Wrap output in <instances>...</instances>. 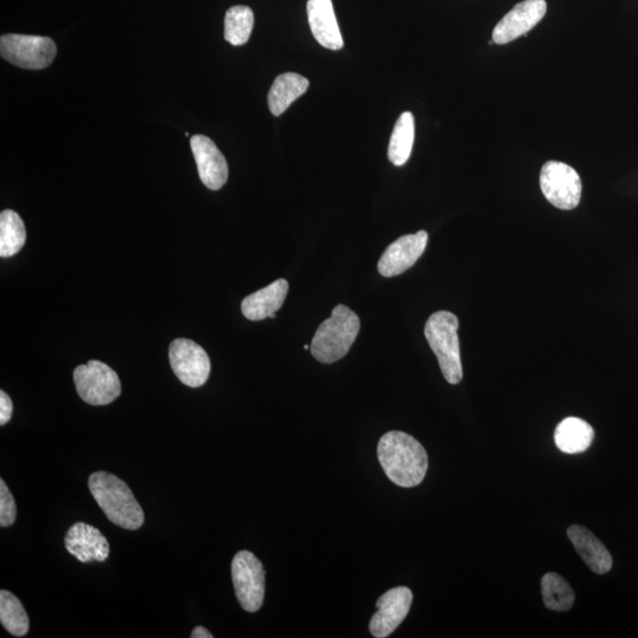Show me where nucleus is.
<instances>
[{
	"label": "nucleus",
	"instance_id": "obj_20",
	"mask_svg": "<svg viewBox=\"0 0 638 638\" xmlns=\"http://www.w3.org/2000/svg\"><path fill=\"white\" fill-rule=\"evenodd\" d=\"M415 121L412 113L401 114L393 130L388 147V159L394 166L406 164L413 151Z\"/></svg>",
	"mask_w": 638,
	"mask_h": 638
},
{
	"label": "nucleus",
	"instance_id": "obj_21",
	"mask_svg": "<svg viewBox=\"0 0 638 638\" xmlns=\"http://www.w3.org/2000/svg\"><path fill=\"white\" fill-rule=\"evenodd\" d=\"M26 242L24 221L15 211L0 214V257L10 258L21 251Z\"/></svg>",
	"mask_w": 638,
	"mask_h": 638
},
{
	"label": "nucleus",
	"instance_id": "obj_28",
	"mask_svg": "<svg viewBox=\"0 0 638 638\" xmlns=\"http://www.w3.org/2000/svg\"><path fill=\"white\" fill-rule=\"evenodd\" d=\"M309 349H310L309 345H308V344H305V345H304V350H309Z\"/></svg>",
	"mask_w": 638,
	"mask_h": 638
},
{
	"label": "nucleus",
	"instance_id": "obj_11",
	"mask_svg": "<svg viewBox=\"0 0 638 638\" xmlns=\"http://www.w3.org/2000/svg\"><path fill=\"white\" fill-rule=\"evenodd\" d=\"M548 4L545 0H524L506 13L493 30V42L507 44L525 36L535 28L545 16Z\"/></svg>",
	"mask_w": 638,
	"mask_h": 638
},
{
	"label": "nucleus",
	"instance_id": "obj_15",
	"mask_svg": "<svg viewBox=\"0 0 638 638\" xmlns=\"http://www.w3.org/2000/svg\"><path fill=\"white\" fill-rule=\"evenodd\" d=\"M307 10L316 41L329 50H341L344 42L331 0H308Z\"/></svg>",
	"mask_w": 638,
	"mask_h": 638
},
{
	"label": "nucleus",
	"instance_id": "obj_13",
	"mask_svg": "<svg viewBox=\"0 0 638 638\" xmlns=\"http://www.w3.org/2000/svg\"><path fill=\"white\" fill-rule=\"evenodd\" d=\"M191 148L197 162L200 180L212 191H218L229 178V166L216 143L205 135H194Z\"/></svg>",
	"mask_w": 638,
	"mask_h": 638
},
{
	"label": "nucleus",
	"instance_id": "obj_23",
	"mask_svg": "<svg viewBox=\"0 0 638 638\" xmlns=\"http://www.w3.org/2000/svg\"><path fill=\"white\" fill-rule=\"evenodd\" d=\"M545 607L553 611H568L574 607L576 596L570 584L561 575L550 572L542 579Z\"/></svg>",
	"mask_w": 638,
	"mask_h": 638
},
{
	"label": "nucleus",
	"instance_id": "obj_24",
	"mask_svg": "<svg viewBox=\"0 0 638 638\" xmlns=\"http://www.w3.org/2000/svg\"><path fill=\"white\" fill-rule=\"evenodd\" d=\"M253 25H255V15L249 6H233L227 10L225 16L226 41L234 47L244 45L251 37Z\"/></svg>",
	"mask_w": 638,
	"mask_h": 638
},
{
	"label": "nucleus",
	"instance_id": "obj_14",
	"mask_svg": "<svg viewBox=\"0 0 638 638\" xmlns=\"http://www.w3.org/2000/svg\"><path fill=\"white\" fill-rule=\"evenodd\" d=\"M64 545L82 563L106 562L110 555L108 539L96 527L86 523L71 526L65 535Z\"/></svg>",
	"mask_w": 638,
	"mask_h": 638
},
{
	"label": "nucleus",
	"instance_id": "obj_7",
	"mask_svg": "<svg viewBox=\"0 0 638 638\" xmlns=\"http://www.w3.org/2000/svg\"><path fill=\"white\" fill-rule=\"evenodd\" d=\"M232 581L238 602L247 613H257L265 596L262 562L250 551H240L232 561Z\"/></svg>",
	"mask_w": 638,
	"mask_h": 638
},
{
	"label": "nucleus",
	"instance_id": "obj_25",
	"mask_svg": "<svg viewBox=\"0 0 638 638\" xmlns=\"http://www.w3.org/2000/svg\"><path fill=\"white\" fill-rule=\"evenodd\" d=\"M17 507L8 485L0 479V526L9 527L16 522Z\"/></svg>",
	"mask_w": 638,
	"mask_h": 638
},
{
	"label": "nucleus",
	"instance_id": "obj_18",
	"mask_svg": "<svg viewBox=\"0 0 638 638\" xmlns=\"http://www.w3.org/2000/svg\"><path fill=\"white\" fill-rule=\"evenodd\" d=\"M308 78L296 73L279 75L273 82L269 93V108L272 115L281 116L292 103L307 93Z\"/></svg>",
	"mask_w": 638,
	"mask_h": 638
},
{
	"label": "nucleus",
	"instance_id": "obj_3",
	"mask_svg": "<svg viewBox=\"0 0 638 638\" xmlns=\"http://www.w3.org/2000/svg\"><path fill=\"white\" fill-rule=\"evenodd\" d=\"M361 321L355 312L340 304L319 325L311 342V354L318 362L331 364L342 360L360 332Z\"/></svg>",
	"mask_w": 638,
	"mask_h": 638
},
{
	"label": "nucleus",
	"instance_id": "obj_26",
	"mask_svg": "<svg viewBox=\"0 0 638 638\" xmlns=\"http://www.w3.org/2000/svg\"><path fill=\"white\" fill-rule=\"evenodd\" d=\"M13 403L10 396L2 390L0 392V425L5 426L12 418Z\"/></svg>",
	"mask_w": 638,
	"mask_h": 638
},
{
	"label": "nucleus",
	"instance_id": "obj_17",
	"mask_svg": "<svg viewBox=\"0 0 638 638\" xmlns=\"http://www.w3.org/2000/svg\"><path fill=\"white\" fill-rule=\"evenodd\" d=\"M289 292V283L278 279L266 288L247 296L242 303L243 315L250 321L276 318V312L283 307Z\"/></svg>",
	"mask_w": 638,
	"mask_h": 638
},
{
	"label": "nucleus",
	"instance_id": "obj_27",
	"mask_svg": "<svg viewBox=\"0 0 638 638\" xmlns=\"http://www.w3.org/2000/svg\"><path fill=\"white\" fill-rule=\"evenodd\" d=\"M192 638H213V635L204 627H197L192 631Z\"/></svg>",
	"mask_w": 638,
	"mask_h": 638
},
{
	"label": "nucleus",
	"instance_id": "obj_22",
	"mask_svg": "<svg viewBox=\"0 0 638 638\" xmlns=\"http://www.w3.org/2000/svg\"><path fill=\"white\" fill-rule=\"evenodd\" d=\"M0 622L13 636L23 637L29 633L28 614L22 602L8 590L0 591Z\"/></svg>",
	"mask_w": 638,
	"mask_h": 638
},
{
	"label": "nucleus",
	"instance_id": "obj_6",
	"mask_svg": "<svg viewBox=\"0 0 638 638\" xmlns=\"http://www.w3.org/2000/svg\"><path fill=\"white\" fill-rule=\"evenodd\" d=\"M0 54L16 67L41 70L55 60L57 48L49 37L9 34L0 38Z\"/></svg>",
	"mask_w": 638,
	"mask_h": 638
},
{
	"label": "nucleus",
	"instance_id": "obj_4",
	"mask_svg": "<svg viewBox=\"0 0 638 638\" xmlns=\"http://www.w3.org/2000/svg\"><path fill=\"white\" fill-rule=\"evenodd\" d=\"M458 329L459 319L449 311L435 312L429 317L425 327L429 347L438 357L442 375L451 384L460 383L464 377Z\"/></svg>",
	"mask_w": 638,
	"mask_h": 638
},
{
	"label": "nucleus",
	"instance_id": "obj_5",
	"mask_svg": "<svg viewBox=\"0 0 638 638\" xmlns=\"http://www.w3.org/2000/svg\"><path fill=\"white\" fill-rule=\"evenodd\" d=\"M78 395L91 406H107L121 395L119 375L101 361L91 360L74 371Z\"/></svg>",
	"mask_w": 638,
	"mask_h": 638
},
{
	"label": "nucleus",
	"instance_id": "obj_12",
	"mask_svg": "<svg viewBox=\"0 0 638 638\" xmlns=\"http://www.w3.org/2000/svg\"><path fill=\"white\" fill-rule=\"evenodd\" d=\"M428 243V233L419 231L408 234L396 240L384 251L377 269L383 277H396L402 275L418 262L425 252Z\"/></svg>",
	"mask_w": 638,
	"mask_h": 638
},
{
	"label": "nucleus",
	"instance_id": "obj_1",
	"mask_svg": "<svg viewBox=\"0 0 638 638\" xmlns=\"http://www.w3.org/2000/svg\"><path fill=\"white\" fill-rule=\"evenodd\" d=\"M384 473L397 486H418L428 471V455L418 440L403 432L384 434L377 446Z\"/></svg>",
	"mask_w": 638,
	"mask_h": 638
},
{
	"label": "nucleus",
	"instance_id": "obj_2",
	"mask_svg": "<svg viewBox=\"0 0 638 638\" xmlns=\"http://www.w3.org/2000/svg\"><path fill=\"white\" fill-rule=\"evenodd\" d=\"M89 490L96 503L113 524L135 531L145 523V513L125 481L114 474L95 472L89 478Z\"/></svg>",
	"mask_w": 638,
	"mask_h": 638
},
{
	"label": "nucleus",
	"instance_id": "obj_16",
	"mask_svg": "<svg viewBox=\"0 0 638 638\" xmlns=\"http://www.w3.org/2000/svg\"><path fill=\"white\" fill-rule=\"evenodd\" d=\"M568 537L574 544L578 555L592 572L597 575H605L613 568V557H611L610 552L587 527L570 526Z\"/></svg>",
	"mask_w": 638,
	"mask_h": 638
},
{
	"label": "nucleus",
	"instance_id": "obj_8",
	"mask_svg": "<svg viewBox=\"0 0 638 638\" xmlns=\"http://www.w3.org/2000/svg\"><path fill=\"white\" fill-rule=\"evenodd\" d=\"M540 188L549 203L559 210H574L582 198V180L564 162H546L540 172Z\"/></svg>",
	"mask_w": 638,
	"mask_h": 638
},
{
	"label": "nucleus",
	"instance_id": "obj_9",
	"mask_svg": "<svg viewBox=\"0 0 638 638\" xmlns=\"http://www.w3.org/2000/svg\"><path fill=\"white\" fill-rule=\"evenodd\" d=\"M169 362L175 376L187 387L204 386L211 374V361L199 344L178 338L169 347Z\"/></svg>",
	"mask_w": 638,
	"mask_h": 638
},
{
	"label": "nucleus",
	"instance_id": "obj_10",
	"mask_svg": "<svg viewBox=\"0 0 638 638\" xmlns=\"http://www.w3.org/2000/svg\"><path fill=\"white\" fill-rule=\"evenodd\" d=\"M413 603V592L406 587L394 588L376 603L377 613L371 618L370 633L376 638L392 635L406 620Z\"/></svg>",
	"mask_w": 638,
	"mask_h": 638
},
{
	"label": "nucleus",
	"instance_id": "obj_19",
	"mask_svg": "<svg viewBox=\"0 0 638 638\" xmlns=\"http://www.w3.org/2000/svg\"><path fill=\"white\" fill-rule=\"evenodd\" d=\"M595 438V431L587 421L578 418L563 420L556 428L555 442L563 453L578 454L587 451Z\"/></svg>",
	"mask_w": 638,
	"mask_h": 638
}]
</instances>
